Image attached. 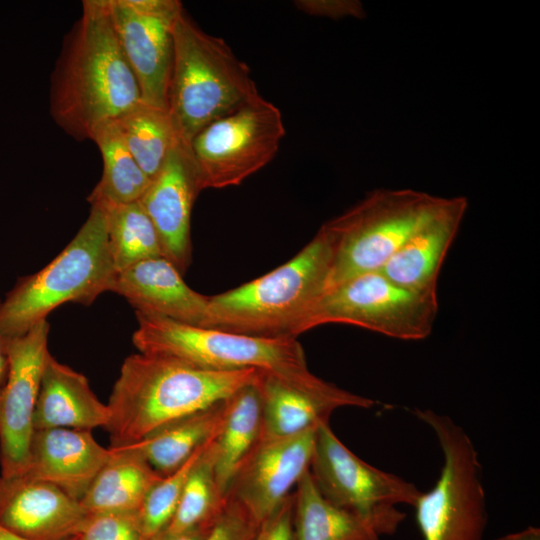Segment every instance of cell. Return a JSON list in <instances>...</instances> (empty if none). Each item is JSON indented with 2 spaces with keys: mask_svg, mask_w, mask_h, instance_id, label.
Segmentation results:
<instances>
[{
  "mask_svg": "<svg viewBox=\"0 0 540 540\" xmlns=\"http://www.w3.org/2000/svg\"><path fill=\"white\" fill-rule=\"evenodd\" d=\"M141 102L137 80L116 36L108 0H85L51 75L50 112L76 140Z\"/></svg>",
  "mask_w": 540,
  "mask_h": 540,
  "instance_id": "6da1fadb",
  "label": "cell"
},
{
  "mask_svg": "<svg viewBox=\"0 0 540 540\" xmlns=\"http://www.w3.org/2000/svg\"><path fill=\"white\" fill-rule=\"evenodd\" d=\"M256 369L217 371L155 354L128 356L108 407L112 447L138 442L185 416L226 400L254 382Z\"/></svg>",
  "mask_w": 540,
  "mask_h": 540,
  "instance_id": "7a4b0ae2",
  "label": "cell"
},
{
  "mask_svg": "<svg viewBox=\"0 0 540 540\" xmlns=\"http://www.w3.org/2000/svg\"><path fill=\"white\" fill-rule=\"evenodd\" d=\"M132 342L139 352L177 358L195 366L234 371L256 369L302 391L369 409L375 401L314 375L297 338H265L191 326L136 312Z\"/></svg>",
  "mask_w": 540,
  "mask_h": 540,
  "instance_id": "3957f363",
  "label": "cell"
},
{
  "mask_svg": "<svg viewBox=\"0 0 540 540\" xmlns=\"http://www.w3.org/2000/svg\"><path fill=\"white\" fill-rule=\"evenodd\" d=\"M332 259L323 226L294 257L274 270L209 296L207 328L265 338H297L324 293Z\"/></svg>",
  "mask_w": 540,
  "mask_h": 540,
  "instance_id": "277c9868",
  "label": "cell"
},
{
  "mask_svg": "<svg viewBox=\"0 0 540 540\" xmlns=\"http://www.w3.org/2000/svg\"><path fill=\"white\" fill-rule=\"evenodd\" d=\"M173 60L167 111L180 140L259 94L246 63L226 41L203 31L183 9L172 26Z\"/></svg>",
  "mask_w": 540,
  "mask_h": 540,
  "instance_id": "5b68a950",
  "label": "cell"
},
{
  "mask_svg": "<svg viewBox=\"0 0 540 540\" xmlns=\"http://www.w3.org/2000/svg\"><path fill=\"white\" fill-rule=\"evenodd\" d=\"M103 209L88 218L68 245L40 271L21 278L0 301V337L21 336L58 306L90 304L116 280Z\"/></svg>",
  "mask_w": 540,
  "mask_h": 540,
  "instance_id": "8992f818",
  "label": "cell"
},
{
  "mask_svg": "<svg viewBox=\"0 0 540 540\" xmlns=\"http://www.w3.org/2000/svg\"><path fill=\"white\" fill-rule=\"evenodd\" d=\"M442 199L413 189H377L325 222L332 259L324 293L351 278L379 271Z\"/></svg>",
  "mask_w": 540,
  "mask_h": 540,
  "instance_id": "52a82bcc",
  "label": "cell"
},
{
  "mask_svg": "<svg viewBox=\"0 0 540 540\" xmlns=\"http://www.w3.org/2000/svg\"><path fill=\"white\" fill-rule=\"evenodd\" d=\"M413 413L433 430L443 454L434 487L413 506L423 540H483L488 511L472 439L448 415L418 408Z\"/></svg>",
  "mask_w": 540,
  "mask_h": 540,
  "instance_id": "ba28073f",
  "label": "cell"
},
{
  "mask_svg": "<svg viewBox=\"0 0 540 540\" xmlns=\"http://www.w3.org/2000/svg\"><path fill=\"white\" fill-rule=\"evenodd\" d=\"M437 313V295L403 288L374 271L323 293L302 321L299 334L324 324L340 323L416 341L432 333Z\"/></svg>",
  "mask_w": 540,
  "mask_h": 540,
  "instance_id": "9c48e42d",
  "label": "cell"
},
{
  "mask_svg": "<svg viewBox=\"0 0 540 540\" xmlns=\"http://www.w3.org/2000/svg\"><path fill=\"white\" fill-rule=\"evenodd\" d=\"M280 109L257 94L191 141L200 191L240 185L276 156L285 136Z\"/></svg>",
  "mask_w": 540,
  "mask_h": 540,
  "instance_id": "30bf717a",
  "label": "cell"
},
{
  "mask_svg": "<svg viewBox=\"0 0 540 540\" xmlns=\"http://www.w3.org/2000/svg\"><path fill=\"white\" fill-rule=\"evenodd\" d=\"M309 470L327 500L372 521L382 536L394 534L405 519L397 505L413 507L422 493L412 482L359 458L339 440L329 422L317 428Z\"/></svg>",
  "mask_w": 540,
  "mask_h": 540,
  "instance_id": "8fae6325",
  "label": "cell"
},
{
  "mask_svg": "<svg viewBox=\"0 0 540 540\" xmlns=\"http://www.w3.org/2000/svg\"><path fill=\"white\" fill-rule=\"evenodd\" d=\"M49 324L37 323L25 334L2 339L8 369L0 387L1 476L23 474L34 434L33 417L48 351Z\"/></svg>",
  "mask_w": 540,
  "mask_h": 540,
  "instance_id": "7c38bea8",
  "label": "cell"
},
{
  "mask_svg": "<svg viewBox=\"0 0 540 540\" xmlns=\"http://www.w3.org/2000/svg\"><path fill=\"white\" fill-rule=\"evenodd\" d=\"M111 21L137 80L141 102L167 110L177 0H108Z\"/></svg>",
  "mask_w": 540,
  "mask_h": 540,
  "instance_id": "4fadbf2b",
  "label": "cell"
},
{
  "mask_svg": "<svg viewBox=\"0 0 540 540\" xmlns=\"http://www.w3.org/2000/svg\"><path fill=\"white\" fill-rule=\"evenodd\" d=\"M317 428L289 437L260 439L235 475L227 498L239 502L260 524L309 471Z\"/></svg>",
  "mask_w": 540,
  "mask_h": 540,
  "instance_id": "5bb4252c",
  "label": "cell"
},
{
  "mask_svg": "<svg viewBox=\"0 0 540 540\" xmlns=\"http://www.w3.org/2000/svg\"><path fill=\"white\" fill-rule=\"evenodd\" d=\"M200 192L190 145L178 139L138 200L157 231L163 256L181 273L191 262V212Z\"/></svg>",
  "mask_w": 540,
  "mask_h": 540,
  "instance_id": "9a60e30c",
  "label": "cell"
},
{
  "mask_svg": "<svg viewBox=\"0 0 540 540\" xmlns=\"http://www.w3.org/2000/svg\"><path fill=\"white\" fill-rule=\"evenodd\" d=\"M88 513L60 488L24 474L0 477V524L29 540H69Z\"/></svg>",
  "mask_w": 540,
  "mask_h": 540,
  "instance_id": "2e32d148",
  "label": "cell"
},
{
  "mask_svg": "<svg viewBox=\"0 0 540 540\" xmlns=\"http://www.w3.org/2000/svg\"><path fill=\"white\" fill-rule=\"evenodd\" d=\"M468 207L463 196L443 197L436 210L379 270L414 292L437 295L438 277Z\"/></svg>",
  "mask_w": 540,
  "mask_h": 540,
  "instance_id": "e0dca14e",
  "label": "cell"
},
{
  "mask_svg": "<svg viewBox=\"0 0 540 540\" xmlns=\"http://www.w3.org/2000/svg\"><path fill=\"white\" fill-rule=\"evenodd\" d=\"M90 431L67 428L35 430L24 475L50 483L81 500L111 456Z\"/></svg>",
  "mask_w": 540,
  "mask_h": 540,
  "instance_id": "ac0fdd59",
  "label": "cell"
},
{
  "mask_svg": "<svg viewBox=\"0 0 540 540\" xmlns=\"http://www.w3.org/2000/svg\"><path fill=\"white\" fill-rule=\"evenodd\" d=\"M112 292L124 297L136 312L207 327L209 296L189 287L165 257L148 259L119 272Z\"/></svg>",
  "mask_w": 540,
  "mask_h": 540,
  "instance_id": "d6986e66",
  "label": "cell"
},
{
  "mask_svg": "<svg viewBox=\"0 0 540 540\" xmlns=\"http://www.w3.org/2000/svg\"><path fill=\"white\" fill-rule=\"evenodd\" d=\"M110 409L92 391L87 378L49 354L36 402L34 430L105 428Z\"/></svg>",
  "mask_w": 540,
  "mask_h": 540,
  "instance_id": "ffe728a7",
  "label": "cell"
},
{
  "mask_svg": "<svg viewBox=\"0 0 540 540\" xmlns=\"http://www.w3.org/2000/svg\"><path fill=\"white\" fill-rule=\"evenodd\" d=\"M111 448V456L80 500L88 514L139 511L163 477L132 445Z\"/></svg>",
  "mask_w": 540,
  "mask_h": 540,
  "instance_id": "44dd1931",
  "label": "cell"
},
{
  "mask_svg": "<svg viewBox=\"0 0 540 540\" xmlns=\"http://www.w3.org/2000/svg\"><path fill=\"white\" fill-rule=\"evenodd\" d=\"M256 380L227 399L222 425L211 445L214 475L226 498L235 475L261 438V403Z\"/></svg>",
  "mask_w": 540,
  "mask_h": 540,
  "instance_id": "7402d4cb",
  "label": "cell"
},
{
  "mask_svg": "<svg viewBox=\"0 0 540 540\" xmlns=\"http://www.w3.org/2000/svg\"><path fill=\"white\" fill-rule=\"evenodd\" d=\"M256 384L261 403L260 439L300 434L329 422L343 403L294 388L271 374L259 371Z\"/></svg>",
  "mask_w": 540,
  "mask_h": 540,
  "instance_id": "603a6c76",
  "label": "cell"
},
{
  "mask_svg": "<svg viewBox=\"0 0 540 540\" xmlns=\"http://www.w3.org/2000/svg\"><path fill=\"white\" fill-rule=\"evenodd\" d=\"M293 496L294 540H381L372 521L327 500L310 470L297 483Z\"/></svg>",
  "mask_w": 540,
  "mask_h": 540,
  "instance_id": "cb8c5ba5",
  "label": "cell"
},
{
  "mask_svg": "<svg viewBox=\"0 0 540 540\" xmlns=\"http://www.w3.org/2000/svg\"><path fill=\"white\" fill-rule=\"evenodd\" d=\"M228 399V398H227ZM226 400L176 420L132 445L151 467L166 476L182 466L219 431Z\"/></svg>",
  "mask_w": 540,
  "mask_h": 540,
  "instance_id": "d4e9b609",
  "label": "cell"
},
{
  "mask_svg": "<svg viewBox=\"0 0 540 540\" xmlns=\"http://www.w3.org/2000/svg\"><path fill=\"white\" fill-rule=\"evenodd\" d=\"M102 160V176L88 201L90 204H121L138 201L151 180L140 168L127 146L114 120L107 121L92 133Z\"/></svg>",
  "mask_w": 540,
  "mask_h": 540,
  "instance_id": "484cf974",
  "label": "cell"
},
{
  "mask_svg": "<svg viewBox=\"0 0 540 540\" xmlns=\"http://www.w3.org/2000/svg\"><path fill=\"white\" fill-rule=\"evenodd\" d=\"M114 121L128 150L152 180L180 139L168 111L140 102Z\"/></svg>",
  "mask_w": 540,
  "mask_h": 540,
  "instance_id": "4316f807",
  "label": "cell"
},
{
  "mask_svg": "<svg viewBox=\"0 0 540 540\" xmlns=\"http://www.w3.org/2000/svg\"><path fill=\"white\" fill-rule=\"evenodd\" d=\"M94 204L104 211L109 247L117 273L139 262L164 257L157 231L139 201Z\"/></svg>",
  "mask_w": 540,
  "mask_h": 540,
  "instance_id": "83f0119b",
  "label": "cell"
},
{
  "mask_svg": "<svg viewBox=\"0 0 540 540\" xmlns=\"http://www.w3.org/2000/svg\"><path fill=\"white\" fill-rule=\"evenodd\" d=\"M213 439L190 471L177 508L162 531L179 534L198 527L212 526L225 508L228 498L222 495L213 470Z\"/></svg>",
  "mask_w": 540,
  "mask_h": 540,
  "instance_id": "f1b7e54d",
  "label": "cell"
},
{
  "mask_svg": "<svg viewBox=\"0 0 540 540\" xmlns=\"http://www.w3.org/2000/svg\"><path fill=\"white\" fill-rule=\"evenodd\" d=\"M212 439L199 447L177 470L163 476L146 496L139 510L145 540L161 532L170 522L190 471Z\"/></svg>",
  "mask_w": 540,
  "mask_h": 540,
  "instance_id": "f546056e",
  "label": "cell"
},
{
  "mask_svg": "<svg viewBox=\"0 0 540 540\" xmlns=\"http://www.w3.org/2000/svg\"><path fill=\"white\" fill-rule=\"evenodd\" d=\"M78 540H145L139 511L88 514Z\"/></svg>",
  "mask_w": 540,
  "mask_h": 540,
  "instance_id": "4dcf8cb0",
  "label": "cell"
},
{
  "mask_svg": "<svg viewBox=\"0 0 540 540\" xmlns=\"http://www.w3.org/2000/svg\"><path fill=\"white\" fill-rule=\"evenodd\" d=\"M258 526L239 502L228 498L225 508L203 540H253Z\"/></svg>",
  "mask_w": 540,
  "mask_h": 540,
  "instance_id": "1f68e13d",
  "label": "cell"
},
{
  "mask_svg": "<svg viewBox=\"0 0 540 540\" xmlns=\"http://www.w3.org/2000/svg\"><path fill=\"white\" fill-rule=\"evenodd\" d=\"M293 504L294 496L291 493L269 517L259 524L253 540H294Z\"/></svg>",
  "mask_w": 540,
  "mask_h": 540,
  "instance_id": "d6a6232c",
  "label": "cell"
},
{
  "mask_svg": "<svg viewBox=\"0 0 540 540\" xmlns=\"http://www.w3.org/2000/svg\"><path fill=\"white\" fill-rule=\"evenodd\" d=\"M294 6L307 14L339 18L343 16H359L361 9L357 2L353 1H322V0H297Z\"/></svg>",
  "mask_w": 540,
  "mask_h": 540,
  "instance_id": "836d02e7",
  "label": "cell"
},
{
  "mask_svg": "<svg viewBox=\"0 0 540 540\" xmlns=\"http://www.w3.org/2000/svg\"><path fill=\"white\" fill-rule=\"evenodd\" d=\"M212 526L198 527L179 534L161 531L149 540H203Z\"/></svg>",
  "mask_w": 540,
  "mask_h": 540,
  "instance_id": "e575fe53",
  "label": "cell"
},
{
  "mask_svg": "<svg viewBox=\"0 0 540 540\" xmlns=\"http://www.w3.org/2000/svg\"><path fill=\"white\" fill-rule=\"evenodd\" d=\"M493 540H540V528L528 526L522 530L499 536Z\"/></svg>",
  "mask_w": 540,
  "mask_h": 540,
  "instance_id": "d590c367",
  "label": "cell"
},
{
  "mask_svg": "<svg viewBox=\"0 0 540 540\" xmlns=\"http://www.w3.org/2000/svg\"><path fill=\"white\" fill-rule=\"evenodd\" d=\"M8 369L7 357L3 349L2 339L0 337V387L3 384Z\"/></svg>",
  "mask_w": 540,
  "mask_h": 540,
  "instance_id": "8d00e7d4",
  "label": "cell"
},
{
  "mask_svg": "<svg viewBox=\"0 0 540 540\" xmlns=\"http://www.w3.org/2000/svg\"><path fill=\"white\" fill-rule=\"evenodd\" d=\"M0 540H29V539H26L24 537H21L11 531H9L8 529H6L5 527H3L1 524H0ZM69 540H78L77 536L72 538V539H69Z\"/></svg>",
  "mask_w": 540,
  "mask_h": 540,
  "instance_id": "74e56055",
  "label": "cell"
}]
</instances>
